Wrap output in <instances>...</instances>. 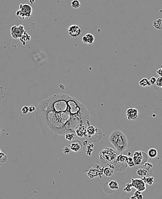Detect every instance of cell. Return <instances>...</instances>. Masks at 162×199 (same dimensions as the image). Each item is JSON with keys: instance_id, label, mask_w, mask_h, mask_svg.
<instances>
[{"instance_id": "cell-1", "label": "cell", "mask_w": 162, "mask_h": 199, "mask_svg": "<svg viewBox=\"0 0 162 199\" xmlns=\"http://www.w3.org/2000/svg\"><path fill=\"white\" fill-rule=\"evenodd\" d=\"M36 121L43 134L52 139L90 125V112L84 104L67 94H53L36 108Z\"/></svg>"}, {"instance_id": "cell-2", "label": "cell", "mask_w": 162, "mask_h": 199, "mask_svg": "<svg viewBox=\"0 0 162 199\" xmlns=\"http://www.w3.org/2000/svg\"><path fill=\"white\" fill-rule=\"evenodd\" d=\"M108 140L114 146L117 152L123 153L128 149V140L127 136L119 130H115L112 132Z\"/></svg>"}, {"instance_id": "cell-3", "label": "cell", "mask_w": 162, "mask_h": 199, "mask_svg": "<svg viewBox=\"0 0 162 199\" xmlns=\"http://www.w3.org/2000/svg\"><path fill=\"white\" fill-rule=\"evenodd\" d=\"M118 156L117 152L112 148L106 147L100 151L99 154V161L104 164H112L116 160Z\"/></svg>"}, {"instance_id": "cell-4", "label": "cell", "mask_w": 162, "mask_h": 199, "mask_svg": "<svg viewBox=\"0 0 162 199\" xmlns=\"http://www.w3.org/2000/svg\"><path fill=\"white\" fill-rule=\"evenodd\" d=\"M105 167L98 163L94 164L92 167L89 169V170L85 172L90 178H94L96 177H99L102 178V175L104 174V169Z\"/></svg>"}, {"instance_id": "cell-5", "label": "cell", "mask_w": 162, "mask_h": 199, "mask_svg": "<svg viewBox=\"0 0 162 199\" xmlns=\"http://www.w3.org/2000/svg\"><path fill=\"white\" fill-rule=\"evenodd\" d=\"M133 160L135 165H143L148 161V155L144 151H136L134 153Z\"/></svg>"}, {"instance_id": "cell-6", "label": "cell", "mask_w": 162, "mask_h": 199, "mask_svg": "<svg viewBox=\"0 0 162 199\" xmlns=\"http://www.w3.org/2000/svg\"><path fill=\"white\" fill-rule=\"evenodd\" d=\"M32 8L28 4H21L20 5V10L16 13V15L21 19L28 18L31 16Z\"/></svg>"}, {"instance_id": "cell-7", "label": "cell", "mask_w": 162, "mask_h": 199, "mask_svg": "<svg viewBox=\"0 0 162 199\" xmlns=\"http://www.w3.org/2000/svg\"><path fill=\"white\" fill-rule=\"evenodd\" d=\"M130 184L136 191L142 192L146 190V184L141 178H132Z\"/></svg>"}, {"instance_id": "cell-8", "label": "cell", "mask_w": 162, "mask_h": 199, "mask_svg": "<svg viewBox=\"0 0 162 199\" xmlns=\"http://www.w3.org/2000/svg\"><path fill=\"white\" fill-rule=\"evenodd\" d=\"M24 33V28L23 25H19L18 27L14 25L11 28V35L14 39L21 38Z\"/></svg>"}, {"instance_id": "cell-9", "label": "cell", "mask_w": 162, "mask_h": 199, "mask_svg": "<svg viewBox=\"0 0 162 199\" xmlns=\"http://www.w3.org/2000/svg\"><path fill=\"white\" fill-rule=\"evenodd\" d=\"M83 146V143L80 140L74 139V140L71 141L69 147L71 151H74L75 153H78L82 150Z\"/></svg>"}, {"instance_id": "cell-10", "label": "cell", "mask_w": 162, "mask_h": 199, "mask_svg": "<svg viewBox=\"0 0 162 199\" xmlns=\"http://www.w3.org/2000/svg\"><path fill=\"white\" fill-rule=\"evenodd\" d=\"M68 31L71 36L77 37L81 34V29L77 25H71L68 28Z\"/></svg>"}, {"instance_id": "cell-11", "label": "cell", "mask_w": 162, "mask_h": 199, "mask_svg": "<svg viewBox=\"0 0 162 199\" xmlns=\"http://www.w3.org/2000/svg\"><path fill=\"white\" fill-rule=\"evenodd\" d=\"M126 115L128 120H133L138 117L139 112L136 108H128L126 111Z\"/></svg>"}, {"instance_id": "cell-12", "label": "cell", "mask_w": 162, "mask_h": 199, "mask_svg": "<svg viewBox=\"0 0 162 199\" xmlns=\"http://www.w3.org/2000/svg\"><path fill=\"white\" fill-rule=\"evenodd\" d=\"M87 127L85 125H81L80 127H78L75 130V134L78 137L80 138H85L88 136V132H87Z\"/></svg>"}, {"instance_id": "cell-13", "label": "cell", "mask_w": 162, "mask_h": 199, "mask_svg": "<svg viewBox=\"0 0 162 199\" xmlns=\"http://www.w3.org/2000/svg\"><path fill=\"white\" fill-rule=\"evenodd\" d=\"M102 136L103 135H102V131H101V130L99 128H98L96 132L93 135L90 136H88V138L92 142H98L99 140H101Z\"/></svg>"}, {"instance_id": "cell-14", "label": "cell", "mask_w": 162, "mask_h": 199, "mask_svg": "<svg viewBox=\"0 0 162 199\" xmlns=\"http://www.w3.org/2000/svg\"><path fill=\"white\" fill-rule=\"evenodd\" d=\"M112 164L114 166V169L118 171H125L128 166L127 162H121L116 160L112 163Z\"/></svg>"}, {"instance_id": "cell-15", "label": "cell", "mask_w": 162, "mask_h": 199, "mask_svg": "<svg viewBox=\"0 0 162 199\" xmlns=\"http://www.w3.org/2000/svg\"><path fill=\"white\" fill-rule=\"evenodd\" d=\"M94 37L91 33H87L82 38V42L86 44H92L94 42Z\"/></svg>"}, {"instance_id": "cell-16", "label": "cell", "mask_w": 162, "mask_h": 199, "mask_svg": "<svg viewBox=\"0 0 162 199\" xmlns=\"http://www.w3.org/2000/svg\"><path fill=\"white\" fill-rule=\"evenodd\" d=\"M114 174V169L112 167H110L108 166V167H106L104 169V174L106 177H112Z\"/></svg>"}, {"instance_id": "cell-17", "label": "cell", "mask_w": 162, "mask_h": 199, "mask_svg": "<svg viewBox=\"0 0 162 199\" xmlns=\"http://www.w3.org/2000/svg\"><path fill=\"white\" fill-rule=\"evenodd\" d=\"M137 174L138 176H140L141 177H148L149 176V171L147 170L146 169H142L140 168L139 169H138L137 171Z\"/></svg>"}, {"instance_id": "cell-18", "label": "cell", "mask_w": 162, "mask_h": 199, "mask_svg": "<svg viewBox=\"0 0 162 199\" xmlns=\"http://www.w3.org/2000/svg\"><path fill=\"white\" fill-rule=\"evenodd\" d=\"M98 127H94L93 125H89L88 127H87V132H88V136H90L92 135H93L94 133H95L97 130Z\"/></svg>"}, {"instance_id": "cell-19", "label": "cell", "mask_w": 162, "mask_h": 199, "mask_svg": "<svg viewBox=\"0 0 162 199\" xmlns=\"http://www.w3.org/2000/svg\"><path fill=\"white\" fill-rule=\"evenodd\" d=\"M108 186L110 189L113 190V191H115V190H118L119 189V184L116 181H110L108 183Z\"/></svg>"}, {"instance_id": "cell-20", "label": "cell", "mask_w": 162, "mask_h": 199, "mask_svg": "<svg viewBox=\"0 0 162 199\" xmlns=\"http://www.w3.org/2000/svg\"><path fill=\"white\" fill-rule=\"evenodd\" d=\"M158 150L154 149V148H151L150 149L148 150V156L151 158H155L156 156H158Z\"/></svg>"}, {"instance_id": "cell-21", "label": "cell", "mask_w": 162, "mask_h": 199, "mask_svg": "<svg viewBox=\"0 0 162 199\" xmlns=\"http://www.w3.org/2000/svg\"><path fill=\"white\" fill-rule=\"evenodd\" d=\"M146 184L148 185H152L154 184V177L151 176H148V177H144L141 178Z\"/></svg>"}, {"instance_id": "cell-22", "label": "cell", "mask_w": 162, "mask_h": 199, "mask_svg": "<svg viewBox=\"0 0 162 199\" xmlns=\"http://www.w3.org/2000/svg\"><path fill=\"white\" fill-rule=\"evenodd\" d=\"M139 85L141 87H146V86H151V83L149 82V80H148L147 78H143L141 79L139 81Z\"/></svg>"}, {"instance_id": "cell-23", "label": "cell", "mask_w": 162, "mask_h": 199, "mask_svg": "<svg viewBox=\"0 0 162 199\" xmlns=\"http://www.w3.org/2000/svg\"><path fill=\"white\" fill-rule=\"evenodd\" d=\"M153 25L155 28L158 29H162V20L160 18H159L156 20H155L153 22Z\"/></svg>"}, {"instance_id": "cell-24", "label": "cell", "mask_w": 162, "mask_h": 199, "mask_svg": "<svg viewBox=\"0 0 162 199\" xmlns=\"http://www.w3.org/2000/svg\"><path fill=\"white\" fill-rule=\"evenodd\" d=\"M65 139L68 141H73L75 139V133L74 132H68L64 135Z\"/></svg>"}, {"instance_id": "cell-25", "label": "cell", "mask_w": 162, "mask_h": 199, "mask_svg": "<svg viewBox=\"0 0 162 199\" xmlns=\"http://www.w3.org/2000/svg\"><path fill=\"white\" fill-rule=\"evenodd\" d=\"M127 158H128L127 156L123 155V154H120L117 156L116 160L121 162H127Z\"/></svg>"}, {"instance_id": "cell-26", "label": "cell", "mask_w": 162, "mask_h": 199, "mask_svg": "<svg viewBox=\"0 0 162 199\" xmlns=\"http://www.w3.org/2000/svg\"><path fill=\"white\" fill-rule=\"evenodd\" d=\"M93 149H94V145L93 143L89 144L87 146V150H86L87 155H88L89 156H91L92 153L93 152Z\"/></svg>"}, {"instance_id": "cell-27", "label": "cell", "mask_w": 162, "mask_h": 199, "mask_svg": "<svg viewBox=\"0 0 162 199\" xmlns=\"http://www.w3.org/2000/svg\"><path fill=\"white\" fill-rule=\"evenodd\" d=\"M8 156L3 152L0 151V164H4L7 161Z\"/></svg>"}, {"instance_id": "cell-28", "label": "cell", "mask_w": 162, "mask_h": 199, "mask_svg": "<svg viewBox=\"0 0 162 199\" xmlns=\"http://www.w3.org/2000/svg\"><path fill=\"white\" fill-rule=\"evenodd\" d=\"M127 164L128 166L130 167H134V166H135L134 163V160L133 158H132L131 156H128V158L127 160Z\"/></svg>"}, {"instance_id": "cell-29", "label": "cell", "mask_w": 162, "mask_h": 199, "mask_svg": "<svg viewBox=\"0 0 162 199\" xmlns=\"http://www.w3.org/2000/svg\"><path fill=\"white\" fill-rule=\"evenodd\" d=\"M71 5L72 6V7L74 8H78L81 6V3L78 0H74L71 2Z\"/></svg>"}, {"instance_id": "cell-30", "label": "cell", "mask_w": 162, "mask_h": 199, "mask_svg": "<svg viewBox=\"0 0 162 199\" xmlns=\"http://www.w3.org/2000/svg\"><path fill=\"white\" fill-rule=\"evenodd\" d=\"M137 199H143V195L141 193V192H140L139 191H136V192L134 193V195Z\"/></svg>"}, {"instance_id": "cell-31", "label": "cell", "mask_w": 162, "mask_h": 199, "mask_svg": "<svg viewBox=\"0 0 162 199\" xmlns=\"http://www.w3.org/2000/svg\"><path fill=\"white\" fill-rule=\"evenodd\" d=\"M132 188V186L131 184L128 183V184H127L126 185H125V187L124 189V191H125V192H128V193H129V192H130V191H131Z\"/></svg>"}, {"instance_id": "cell-32", "label": "cell", "mask_w": 162, "mask_h": 199, "mask_svg": "<svg viewBox=\"0 0 162 199\" xmlns=\"http://www.w3.org/2000/svg\"><path fill=\"white\" fill-rule=\"evenodd\" d=\"M156 85L162 88V77H159L158 78L156 79Z\"/></svg>"}, {"instance_id": "cell-33", "label": "cell", "mask_w": 162, "mask_h": 199, "mask_svg": "<svg viewBox=\"0 0 162 199\" xmlns=\"http://www.w3.org/2000/svg\"><path fill=\"white\" fill-rule=\"evenodd\" d=\"M143 166H145V169H146L147 170H148L149 171V170H151L152 168L153 167L152 164L151 163H148V162L145 163L144 165H143Z\"/></svg>"}, {"instance_id": "cell-34", "label": "cell", "mask_w": 162, "mask_h": 199, "mask_svg": "<svg viewBox=\"0 0 162 199\" xmlns=\"http://www.w3.org/2000/svg\"><path fill=\"white\" fill-rule=\"evenodd\" d=\"M71 151V150L70 147H68V146H66L63 149V152L64 154H68L69 153H70Z\"/></svg>"}, {"instance_id": "cell-35", "label": "cell", "mask_w": 162, "mask_h": 199, "mask_svg": "<svg viewBox=\"0 0 162 199\" xmlns=\"http://www.w3.org/2000/svg\"><path fill=\"white\" fill-rule=\"evenodd\" d=\"M21 112L23 114H27L29 112V107L28 106H24L21 108Z\"/></svg>"}, {"instance_id": "cell-36", "label": "cell", "mask_w": 162, "mask_h": 199, "mask_svg": "<svg viewBox=\"0 0 162 199\" xmlns=\"http://www.w3.org/2000/svg\"><path fill=\"white\" fill-rule=\"evenodd\" d=\"M156 79L157 78H156L155 77H152L151 78V79H149V82H150L151 85H155V84H156Z\"/></svg>"}, {"instance_id": "cell-37", "label": "cell", "mask_w": 162, "mask_h": 199, "mask_svg": "<svg viewBox=\"0 0 162 199\" xmlns=\"http://www.w3.org/2000/svg\"><path fill=\"white\" fill-rule=\"evenodd\" d=\"M36 110V108L34 105H31L29 107V112H33Z\"/></svg>"}, {"instance_id": "cell-38", "label": "cell", "mask_w": 162, "mask_h": 199, "mask_svg": "<svg viewBox=\"0 0 162 199\" xmlns=\"http://www.w3.org/2000/svg\"><path fill=\"white\" fill-rule=\"evenodd\" d=\"M156 73H157L160 77H162V68L159 69L158 70L156 71Z\"/></svg>"}, {"instance_id": "cell-39", "label": "cell", "mask_w": 162, "mask_h": 199, "mask_svg": "<svg viewBox=\"0 0 162 199\" xmlns=\"http://www.w3.org/2000/svg\"><path fill=\"white\" fill-rule=\"evenodd\" d=\"M29 2L31 3V4H33V3H34V1H35V0H29Z\"/></svg>"}, {"instance_id": "cell-40", "label": "cell", "mask_w": 162, "mask_h": 199, "mask_svg": "<svg viewBox=\"0 0 162 199\" xmlns=\"http://www.w3.org/2000/svg\"><path fill=\"white\" fill-rule=\"evenodd\" d=\"M0 151H1V149H0Z\"/></svg>"}, {"instance_id": "cell-41", "label": "cell", "mask_w": 162, "mask_h": 199, "mask_svg": "<svg viewBox=\"0 0 162 199\" xmlns=\"http://www.w3.org/2000/svg\"><path fill=\"white\" fill-rule=\"evenodd\" d=\"M0 165H1V164H0Z\"/></svg>"}]
</instances>
